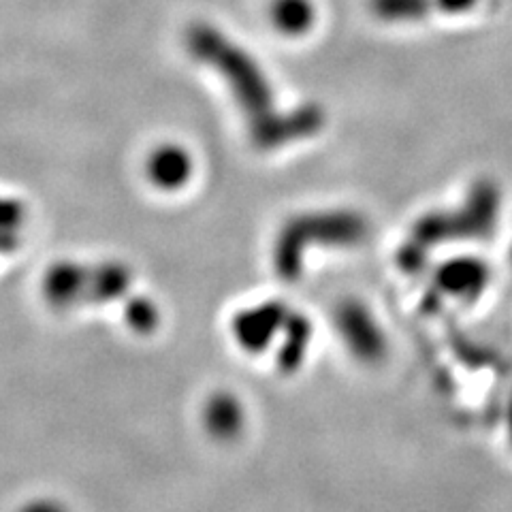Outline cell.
<instances>
[{
  "label": "cell",
  "mask_w": 512,
  "mask_h": 512,
  "mask_svg": "<svg viewBox=\"0 0 512 512\" xmlns=\"http://www.w3.org/2000/svg\"><path fill=\"white\" fill-rule=\"evenodd\" d=\"M190 43L201 60L214 64L227 79L237 103L252 118L254 133H259V137L271 146L293 137L310 135L323 124V111L316 105H306L288 111L284 116H276L271 111L274 109V92H271V84L261 64L242 47L220 35L218 30L199 26L192 30Z\"/></svg>",
  "instance_id": "6da1fadb"
},
{
  "label": "cell",
  "mask_w": 512,
  "mask_h": 512,
  "mask_svg": "<svg viewBox=\"0 0 512 512\" xmlns=\"http://www.w3.org/2000/svg\"><path fill=\"white\" fill-rule=\"evenodd\" d=\"M269 24L286 39H301L316 26L318 9L314 0H269Z\"/></svg>",
  "instance_id": "7a4b0ae2"
},
{
  "label": "cell",
  "mask_w": 512,
  "mask_h": 512,
  "mask_svg": "<svg viewBox=\"0 0 512 512\" xmlns=\"http://www.w3.org/2000/svg\"><path fill=\"white\" fill-rule=\"evenodd\" d=\"M190 171H192L190 154L184 148L175 146V143L160 146L158 150L152 152L148 160L150 180L165 188H175L184 184L190 178Z\"/></svg>",
  "instance_id": "3957f363"
},
{
  "label": "cell",
  "mask_w": 512,
  "mask_h": 512,
  "mask_svg": "<svg viewBox=\"0 0 512 512\" xmlns=\"http://www.w3.org/2000/svg\"><path fill=\"white\" fill-rule=\"evenodd\" d=\"M431 9H436L434 0H370V11L374 18L387 24L421 22Z\"/></svg>",
  "instance_id": "277c9868"
},
{
  "label": "cell",
  "mask_w": 512,
  "mask_h": 512,
  "mask_svg": "<svg viewBox=\"0 0 512 512\" xmlns=\"http://www.w3.org/2000/svg\"><path fill=\"white\" fill-rule=\"evenodd\" d=\"M434 3L436 9L446 15H463L470 13L478 5V0H434Z\"/></svg>",
  "instance_id": "5b68a950"
},
{
  "label": "cell",
  "mask_w": 512,
  "mask_h": 512,
  "mask_svg": "<svg viewBox=\"0 0 512 512\" xmlns=\"http://www.w3.org/2000/svg\"><path fill=\"white\" fill-rule=\"evenodd\" d=\"M28 512H60V510H56L52 506H32V510H28Z\"/></svg>",
  "instance_id": "8992f818"
}]
</instances>
